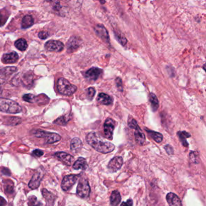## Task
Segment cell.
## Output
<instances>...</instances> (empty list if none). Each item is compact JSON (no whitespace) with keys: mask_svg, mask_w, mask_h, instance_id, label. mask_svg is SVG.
I'll return each mask as SVG.
<instances>
[{"mask_svg":"<svg viewBox=\"0 0 206 206\" xmlns=\"http://www.w3.org/2000/svg\"><path fill=\"white\" fill-rule=\"evenodd\" d=\"M36 137L39 138H46V143L47 144H52L60 140L61 137L56 133L47 132L41 130H37L34 132Z\"/></svg>","mask_w":206,"mask_h":206,"instance_id":"5","label":"cell"},{"mask_svg":"<svg viewBox=\"0 0 206 206\" xmlns=\"http://www.w3.org/2000/svg\"><path fill=\"white\" fill-rule=\"evenodd\" d=\"M34 20L32 16L25 15L23 18L22 24H21V27L24 29L29 28L34 25Z\"/></svg>","mask_w":206,"mask_h":206,"instance_id":"22","label":"cell"},{"mask_svg":"<svg viewBox=\"0 0 206 206\" xmlns=\"http://www.w3.org/2000/svg\"><path fill=\"white\" fill-rule=\"evenodd\" d=\"M33 78L32 76H31L30 74H28V75H24V76L23 77V83L24 85H29L30 83H32L33 82Z\"/></svg>","mask_w":206,"mask_h":206,"instance_id":"30","label":"cell"},{"mask_svg":"<svg viewBox=\"0 0 206 206\" xmlns=\"http://www.w3.org/2000/svg\"><path fill=\"white\" fill-rule=\"evenodd\" d=\"M48 36H49V34L47 32H44V31L41 32L38 34V37L41 39H45L48 38Z\"/></svg>","mask_w":206,"mask_h":206,"instance_id":"35","label":"cell"},{"mask_svg":"<svg viewBox=\"0 0 206 206\" xmlns=\"http://www.w3.org/2000/svg\"><path fill=\"white\" fill-rule=\"evenodd\" d=\"M117 86L118 87L119 90L122 92L123 91V86H122V80L120 78H117L115 80Z\"/></svg>","mask_w":206,"mask_h":206,"instance_id":"34","label":"cell"},{"mask_svg":"<svg viewBox=\"0 0 206 206\" xmlns=\"http://www.w3.org/2000/svg\"><path fill=\"white\" fill-rule=\"evenodd\" d=\"M79 175H69L65 176L61 183V187L64 191H69L72 186L76 183Z\"/></svg>","mask_w":206,"mask_h":206,"instance_id":"7","label":"cell"},{"mask_svg":"<svg viewBox=\"0 0 206 206\" xmlns=\"http://www.w3.org/2000/svg\"><path fill=\"white\" fill-rule=\"evenodd\" d=\"M37 98H38V96H35L34 95L31 94H25L23 96L24 101H25L27 102H30V103L36 102Z\"/></svg>","mask_w":206,"mask_h":206,"instance_id":"28","label":"cell"},{"mask_svg":"<svg viewBox=\"0 0 206 206\" xmlns=\"http://www.w3.org/2000/svg\"><path fill=\"white\" fill-rule=\"evenodd\" d=\"M36 201V198L35 196H31L30 198H29V204L30 206H32V205H34L35 202Z\"/></svg>","mask_w":206,"mask_h":206,"instance_id":"40","label":"cell"},{"mask_svg":"<svg viewBox=\"0 0 206 206\" xmlns=\"http://www.w3.org/2000/svg\"><path fill=\"white\" fill-rule=\"evenodd\" d=\"M149 101H150V102L151 104L152 110L154 112L156 111L159 108V100H158V99H157V96H155V94H154V93H150V94Z\"/></svg>","mask_w":206,"mask_h":206,"instance_id":"24","label":"cell"},{"mask_svg":"<svg viewBox=\"0 0 206 206\" xmlns=\"http://www.w3.org/2000/svg\"><path fill=\"white\" fill-rule=\"evenodd\" d=\"M97 102L101 104L108 105L113 102V98L105 93H100L97 97Z\"/></svg>","mask_w":206,"mask_h":206,"instance_id":"20","label":"cell"},{"mask_svg":"<svg viewBox=\"0 0 206 206\" xmlns=\"http://www.w3.org/2000/svg\"><path fill=\"white\" fill-rule=\"evenodd\" d=\"M80 45V40L77 37H71L67 43V48L69 52H72L76 50Z\"/></svg>","mask_w":206,"mask_h":206,"instance_id":"16","label":"cell"},{"mask_svg":"<svg viewBox=\"0 0 206 206\" xmlns=\"http://www.w3.org/2000/svg\"><path fill=\"white\" fill-rule=\"evenodd\" d=\"M94 31L97 35L106 43H110V37L106 28L102 24H98L94 27Z\"/></svg>","mask_w":206,"mask_h":206,"instance_id":"10","label":"cell"},{"mask_svg":"<svg viewBox=\"0 0 206 206\" xmlns=\"http://www.w3.org/2000/svg\"><path fill=\"white\" fill-rule=\"evenodd\" d=\"M15 46L18 50L21 51L25 50L28 47L26 40L23 38L17 40L15 43Z\"/></svg>","mask_w":206,"mask_h":206,"instance_id":"26","label":"cell"},{"mask_svg":"<svg viewBox=\"0 0 206 206\" xmlns=\"http://www.w3.org/2000/svg\"><path fill=\"white\" fill-rule=\"evenodd\" d=\"M57 90L61 94L65 96H71L77 90L76 86L70 83L64 78H60L57 81Z\"/></svg>","mask_w":206,"mask_h":206,"instance_id":"3","label":"cell"},{"mask_svg":"<svg viewBox=\"0 0 206 206\" xmlns=\"http://www.w3.org/2000/svg\"><path fill=\"white\" fill-rule=\"evenodd\" d=\"M88 167V164L85 159L83 157H79L77 160L76 161L73 166V169L76 170H85Z\"/></svg>","mask_w":206,"mask_h":206,"instance_id":"19","label":"cell"},{"mask_svg":"<svg viewBox=\"0 0 206 206\" xmlns=\"http://www.w3.org/2000/svg\"><path fill=\"white\" fill-rule=\"evenodd\" d=\"M121 201V196L119 191L114 190L110 197V203L112 206H117Z\"/></svg>","mask_w":206,"mask_h":206,"instance_id":"21","label":"cell"},{"mask_svg":"<svg viewBox=\"0 0 206 206\" xmlns=\"http://www.w3.org/2000/svg\"><path fill=\"white\" fill-rule=\"evenodd\" d=\"M55 156L67 166H71L74 161V159L72 155L64 152H57L55 154Z\"/></svg>","mask_w":206,"mask_h":206,"instance_id":"11","label":"cell"},{"mask_svg":"<svg viewBox=\"0 0 206 206\" xmlns=\"http://www.w3.org/2000/svg\"><path fill=\"white\" fill-rule=\"evenodd\" d=\"M18 59V55L16 52H11V53L4 55L2 57V61L4 64H13L15 63Z\"/></svg>","mask_w":206,"mask_h":206,"instance_id":"15","label":"cell"},{"mask_svg":"<svg viewBox=\"0 0 206 206\" xmlns=\"http://www.w3.org/2000/svg\"><path fill=\"white\" fill-rule=\"evenodd\" d=\"M82 142L79 138H74L70 144V148L74 153H78L82 148Z\"/></svg>","mask_w":206,"mask_h":206,"instance_id":"18","label":"cell"},{"mask_svg":"<svg viewBox=\"0 0 206 206\" xmlns=\"http://www.w3.org/2000/svg\"><path fill=\"white\" fill-rule=\"evenodd\" d=\"M115 36L116 39L118 40V41L123 46L125 45L127 43V39H126L125 36L119 32H115Z\"/></svg>","mask_w":206,"mask_h":206,"instance_id":"29","label":"cell"},{"mask_svg":"<svg viewBox=\"0 0 206 206\" xmlns=\"http://www.w3.org/2000/svg\"><path fill=\"white\" fill-rule=\"evenodd\" d=\"M86 140L92 148L99 152L108 154L114 150L115 146L113 143L104 141L96 132H90L87 136Z\"/></svg>","mask_w":206,"mask_h":206,"instance_id":"1","label":"cell"},{"mask_svg":"<svg viewBox=\"0 0 206 206\" xmlns=\"http://www.w3.org/2000/svg\"><path fill=\"white\" fill-rule=\"evenodd\" d=\"M166 200L170 206H182L181 201L179 197L172 192L166 195Z\"/></svg>","mask_w":206,"mask_h":206,"instance_id":"14","label":"cell"},{"mask_svg":"<svg viewBox=\"0 0 206 206\" xmlns=\"http://www.w3.org/2000/svg\"><path fill=\"white\" fill-rule=\"evenodd\" d=\"M7 17H6V15L3 14L1 11H0V26L3 25L7 21Z\"/></svg>","mask_w":206,"mask_h":206,"instance_id":"33","label":"cell"},{"mask_svg":"<svg viewBox=\"0 0 206 206\" xmlns=\"http://www.w3.org/2000/svg\"><path fill=\"white\" fill-rule=\"evenodd\" d=\"M71 119V115H62V116H61V117H59L58 119H57L54 122V123L56 124V125H59L64 126V125H67V123Z\"/></svg>","mask_w":206,"mask_h":206,"instance_id":"23","label":"cell"},{"mask_svg":"<svg viewBox=\"0 0 206 206\" xmlns=\"http://www.w3.org/2000/svg\"><path fill=\"white\" fill-rule=\"evenodd\" d=\"M164 149L166 150V152L169 154V155H172L173 154V149L172 146L169 145H166L164 146Z\"/></svg>","mask_w":206,"mask_h":206,"instance_id":"36","label":"cell"},{"mask_svg":"<svg viewBox=\"0 0 206 206\" xmlns=\"http://www.w3.org/2000/svg\"><path fill=\"white\" fill-rule=\"evenodd\" d=\"M102 73V70L101 69H98L96 67H92V69H88L85 74V77L92 80H97L99 76L101 75Z\"/></svg>","mask_w":206,"mask_h":206,"instance_id":"12","label":"cell"},{"mask_svg":"<svg viewBox=\"0 0 206 206\" xmlns=\"http://www.w3.org/2000/svg\"><path fill=\"white\" fill-rule=\"evenodd\" d=\"M0 111L9 114H16L22 111V107L16 102L0 97Z\"/></svg>","mask_w":206,"mask_h":206,"instance_id":"2","label":"cell"},{"mask_svg":"<svg viewBox=\"0 0 206 206\" xmlns=\"http://www.w3.org/2000/svg\"><path fill=\"white\" fill-rule=\"evenodd\" d=\"M178 135L184 146H186V147L188 146V143L186 141V138L190 137V134H189L188 132H186V131H182V132H178Z\"/></svg>","mask_w":206,"mask_h":206,"instance_id":"27","label":"cell"},{"mask_svg":"<svg viewBox=\"0 0 206 206\" xmlns=\"http://www.w3.org/2000/svg\"><path fill=\"white\" fill-rule=\"evenodd\" d=\"M6 204V200L1 196H0V206H4Z\"/></svg>","mask_w":206,"mask_h":206,"instance_id":"41","label":"cell"},{"mask_svg":"<svg viewBox=\"0 0 206 206\" xmlns=\"http://www.w3.org/2000/svg\"><path fill=\"white\" fill-rule=\"evenodd\" d=\"M134 129H135L134 135H135L136 143H137L138 145L141 146L145 142V140H146L145 136L139 126H137Z\"/></svg>","mask_w":206,"mask_h":206,"instance_id":"17","label":"cell"},{"mask_svg":"<svg viewBox=\"0 0 206 206\" xmlns=\"http://www.w3.org/2000/svg\"><path fill=\"white\" fill-rule=\"evenodd\" d=\"M105 137L108 140H113V131L115 128V122L111 118L107 119L104 123Z\"/></svg>","mask_w":206,"mask_h":206,"instance_id":"6","label":"cell"},{"mask_svg":"<svg viewBox=\"0 0 206 206\" xmlns=\"http://www.w3.org/2000/svg\"><path fill=\"white\" fill-rule=\"evenodd\" d=\"M95 93H96V91L94 90V88L92 87H90L87 90V96H88V98L90 100L92 99V98L94 97V95H95Z\"/></svg>","mask_w":206,"mask_h":206,"instance_id":"31","label":"cell"},{"mask_svg":"<svg viewBox=\"0 0 206 206\" xmlns=\"http://www.w3.org/2000/svg\"><path fill=\"white\" fill-rule=\"evenodd\" d=\"M133 206V201L131 199H128L126 202H123L122 203L120 206Z\"/></svg>","mask_w":206,"mask_h":206,"instance_id":"38","label":"cell"},{"mask_svg":"<svg viewBox=\"0 0 206 206\" xmlns=\"http://www.w3.org/2000/svg\"><path fill=\"white\" fill-rule=\"evenodd\" d=\"M146 131L148 132V134H149L150 137L152 138L157 143H160L162 141L163 136L161 134L157 132H155V131L149 130L148 129H146Z\"/></svg>","mask_w":206,"mask_h":206,"instance_id":"25","label":"cell"},{"mask_svg":"<svg viewBox=\"0 0 206 206\" xmlns=\"http://www.w3.org/2000/svg\"><path fill=\"white\" fill-rule=\"evenodd\" d=\"M90 187L89 183L85 178H82L77 187V194L82 198H87L90 194Z\"/></svg>","mask_w":206,"mask_h":206,"instance_id":"4","label":"cell"},{"mask_svg":"<svg viewBox=\"0 0 206 206\" xmlns=\"http://www.w3.org/2000/svg\"><path fill=\"white\" fill-rule=\"evenodd\" d=\"M42 178L43 177L41 172H36L29 183V187L31 189H37L40 185Z\"/></svg>","mask_w":206,"mask_h":206,"instance_id":"13","label":"cell"},{"mask_svg":"<svg viewBox=\"0 0 206 206\" xmlns=\"http://www.w3.org/2000/svg\"><path fill=\"white\" fill-rule=\"evenodd\" d=\"M64 46L63 43L59 41L50 40L47 41L45 44L47 50L54 52H60L63 50Z\"/></svg>","mask_w":206,"mask_h":206,"instance_id":"8","label":"cell"},{"mask_svg":"<svg viewBox=\"0 0 206 206\" xmlns=\"http://www.w3.org/2000/svg\"><path fill=\"white\" fill-rule=\"evenodd\" d=\"M190 158L192 161H194V163H196V153L195 152H191L190 154Z\"/></svg>","mask_w":206,"mask_h":206,"instance_id":"39","label":"cell"},{"mask_svg":"<svg viewBox=\"0 0 206 206\" xmlns=\"http://www.w3.org/2000/svg\"><path fill=\"white\" fill-rule=\"evenodd\" d=\"M43 154H44L43 151L39 149H36L33 151V155H34V156L37 157H40L42 155H43Z\"/></svg>","mask_w":206,"mask_h":206,"instance_id":"37","label":"cell"},{"mask_svg":"<svg viewBox=\"0 0 206 206\" xmlns=\"http://www.w3.org/2000/svg\"><path fill=\"white\" fill-rule=\"evenodd\" d=\"M128 125H129V126L131 128H132V129H135L137 126H138L137 122L134 119H131L129 120V121H128Z\"/></svg>","mask_w":206,"mask_h":206,"instance_id":"32","label":"cell"},{"mask_svg":"<svg viewBox=\"0 0 206 206\" xmlns=\"http://www.w3.org/2000/svg\"><path fill=\"white\" fill-rule=\"evenodd\" d=\"M123 164V160L121 157H115L112 159L108 164V168L111 172H115L120 169Z\"/></svg>","mask_w":206,"mask_h":206,"instance_id":"9","label":"cell"}]
</instances>
